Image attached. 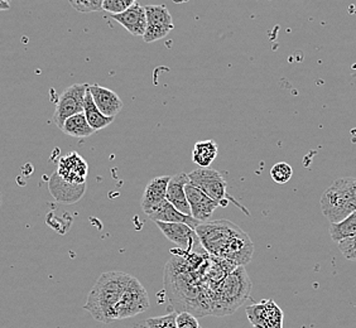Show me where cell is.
<instances>
[{
  "label": "cell",
  "mask_w": 356,
  "mask_h": 328,
  "mask_svg": "<svg viewBox=\"0 0 356 328\" xmlns=\"http://www.w3.org/2000/svg\"><path fill=\"white\" fill-rule=\"evenodd\" d=\"M163 284L177 313L188 312L197 318L210 315L209 286L186 256H173L165 264Z\"/></svg>",
  "instance_id": "obj_1"
},
{
  "label": "cell",
  "mask_w": 356,
  "mask_h": 328,
  "mask_svg": "<svg viewBox=\"0 0 356 328\" xmlns=\"http://www.w3.org/2000/svg\"><path fill=\"white\" fill-rule=\"evenodd\" d=\"M200 245L210 256L245 267L253 259L254 244L241 227L226 219L201 222L196 227Z\"/></svg>",
  "instance_id": "obj_2"
},
{
  "label": "cell",
  "mask_w": 356,
  "mask_h": 328,
  "mask_svg": "<svg viewBox=\"0 0 356 328\" xmlns=\"http://www.w3.org/2000/svg\"><path fill=\"white\" fill-rule=\"evenodd\" d=\"M131 278V274L119 270L102 274L91 289L83 308L97 322L108 325L117 321L115 308Z\"/></svg>",
  "instance_id": "obj_3"
},
{
  "label": "cell",
  "mask_w": 356,
  "mask_h": 328,
  "mask_svg": "<svg viewBox=\"0 0 356 328\" xmlns=\"http://www.w3.org/2000/svg\"><path fill=\"white\" fill-rule=\"evenodd\" d=\"M252 287L245 267L236 268L218 284L209 286L210 315L225 317L235 313L247 302Z\"/></svg>",
  "instance_id": "obj_4"
},
{
  "label": "cell",
  "mask_w": 356,
  "mask_h": 328,
  "mask_svg": "<svg viewBox=\"0 0 356 328\" xmlns=\"http://www.w3.org/2000/svg\"><path fill=\"white\" fill-rule=\"evenodd\" d=\"M355 178H337L322 195L321 210L330 224L346 219L356 211Z\"/></svg>",
  "instance_id": "obj_5"
},
{
  "label": "cell",
  "mask_w": 356,
  "mask_h": 328,
  "mask_svg": "<svg viewBox=\"0 0 356 328\" xmlns=\"http://www.w3.org/2000/svg\"><path fill=\"white\" fill-rule=\"evenodd\" d=\"M151 307L148 292L137 278L131 277V281L124 288L123 294L115 308V318L125 320L140 315Z\"/></svg>",
  "instance_id": "obj_6"
},
{
  "label": "cell",
  "mask_w": 356,
  "mask_h": 328,
  "mask_svg": "<svg viewBox=\"0 0 356 328\" xmlns=\"http://www.w3.org/2000/svg\"><path fill=\"white\" fill-rule=\"evenodd\" d=\"M188 178L192 185L199 187L201 191L205 192L210 199L219 204L220 207H226L229 205V196L226 192L227 183L220 172L215 171L210 167L197 168L188 173Z\"/></svg>",
  "instance_id": "obj_7"
},
{
  "label": "cell",
  "mask_w": 356,
  "mask_h": 328,
  "mask_svg": "<svg viewBox=\"0 0 356 328\" xmlns=\"http://www.w3.org/2000/svg\"><path fill=\"white\" fill-rule=\"evenodd\" d=\"M88 89V83H74L60 95L54 114V122L60 129H62L66 119L79 113H83V101Z\"/></svg>",
  "instance_id": "obj_8"
},
{
  "label": "cell",
  "mask_w": 356,
  "mask_h": 328,
  "mask_svg": "<svg viewBox=\"0 0 356 328\" xmlns=\"http://www.w3.org/2000/svg\"><path fill=\"white\" fill-rule=\"evenodd\" d=\"M145 15H147V28L143 35L145 43L163 40L173 31V21L172 15L165 6H147Z\"/></svg>",
  "instance_id": "obj_9"
},
{
  "label": "cell",
  "mask_w": 356,
  "mask_h": 328,
  "mask_svg": "<svg viewBox=\"0 0 356 328\" xmlns=\"http://www.w3.org/2000/svg\"><path fill=\"white\" fill-rule=\"evenodd\" d=\"M247 315L254 328H283L284 315L272 300H264L249 306Z\"/></svg>",
  "instance_id": "obj_10"
},
{
  "label": "cell",
  "mask_w": 356,
  "mask_h": 328,
  "mask_svg": "<svg viewBox=\"0 0 356 328\" xmlns=\"http://www.w3.org/2000/svg\"><path fill=\"white\" fill-rule=\"evenodd\" d=\"M56 173L72 185H85L89 174V164L77 151H70L58 161Z\"/></svg>",
  "instance_id": "obj_11"
},
{
  "label": "cell",
  "mask_w": 356,
  "mask_h": 328,
  "mask_svg": "<svg viewBox=\"0 0 356 328\" xmlns=\"http://www.w3.org/2000/svg\"><path fill=\"white\" fill-rule=\"evenodd\" d=\"M186 197L191 208V216L200 222L210 221L215 210L220 207L219 204L210 199L205 192L201 191L199 187L188 182L185 187Z\"/></svg>",
  "instance_id": "obj_12"
},
{
  "label": "cell",
  "mask_w": 356,
  "mask_h": 328,
  "mask_svg": "<svg viewBox=\"0 0 356 328\" xmlns=\"http://www.w3.org/2000/svg\"><path fill=\"white\" fill-rule=\"evenodd\" d=\"M170 176L154 177L148 182L142 197V210L149 218L167 202V186Z\"/></svg>",
  "instance_id": "obj_13"
},
{
  "label": "cell",
  "mask_w": 356,
  "mask_h": 328,
  "mask_svg": "<svg viewBox=\"0 0 356 328\" xmlns=\"http://www.w3.org/2000/svg\"><path fill=\"white\" fill-rule=\"evenodd\" d=\"M158 229L162 231L167 239L177 245L185 253H191L192 247L196 243H200L196 230L185 224L178 222H156Z\"/></svg>",
  "instance_id": "obj_14"
},
{
  "label": "cell",
  "mask_w": 356,
  "mask_h": 328,
  "mask_svg": "<svg viewBox=\"0 0 356 328\" xmlns=\"http://www.w3.org/2000/svg\"><path fill=\"white\" fill-rule=\"evenodd\" d=\"M48 190L57 202H61L65 205H72L77 201H80L85 195L86 183L85 185H72V183L63 181L55 172L48 181Z\"/></svg>",
  "instance_id": "obj_15"
},
{
  "label": "cell",
  "mask_w": 356,
  "mask_h": 328,
  "mask_svg": "<svg viewBox=\"0 0 356 328\" xmlns=\"http://www.w3.org/2000/svg\"><path fill=\"white\" fill-rule=\"evenodd\" d=\"M90 92L97 109L104 115L115 117L123 110L124 104L122 99L113 90L104 88L102 85H89Z\"/></svg>",
  "instance_id": "obj_16"
},
{
  "label": "cell",
  "mask_w": 356,
  "mask_h": 328,
  "mask_svg": "<svg viewBox=\"0 0 356 328\" xmlns=\"http://www.w3.org/2000/svg\"><path fill=\"white\" fill-rule=\"evenodd\" d=\"M114 21L123 26L131 35L143 37L147 28V15L145 9L139 3H134L131 8L124 10L123 13L111 15Z\"/></svg>",
  "instance_id": "obj_17"
},
{
  "label": "cell",
  "mask_w": 356,
  "mask_h": 328,
  "mask_svg": "<svg viewBox=\"0 0 356 328\" xmlns=\"http://www.w3.org/2000/svg\"><path fill=\"white\" fill-rule=\"evenodd\" d=\"M188 182H190V178L186 173H178L176 176L171 177L167 186V201L172 206H175L178 211L191 216V208L186 197L185 191L186 185Z\"/></svg>",
  "instance_id": "obj_18"
},
{
  "label": "cell",
  "mask_w": 356,
  "mask_h": 328,
  "mask_svg": "<svg viewBox=\"0 0 356 328\" xmlns=\"http://www.w3.org/2000/svg\"><path fill=\"white\" fill-rule=\"evenodd\" d=\"M238 267L239 265H236L232 260L220 259L209 255V261L204 273L206 284L207 286L218 284L225 278L226 275H229Z\"/></svg>",
  "instance_id": "obj_19"
},
{
  "label": "cell",
  "mask_w": 356,
  "mask_h": 328,
  "mask_svg": "<svg viewBox=\"0 0 356 328\" xmlns=\"http://www.w3.org/2000/svg\"><path fill=\"white\" fill-rule=\"evenodd\" d=\"M149 219L154 222H178V224H185L192 227L193 230H196V227L201 224L200 221L193 219L190 215H185L181 211H178L175 206H172L168 201L165 205L162 206L157 212H154Z\"/></svg>",
  "instance_id": "obj_20"
},
{
  "label": "cell",
  "mask_w": 356,
  "mask_h": 328,
  "mask_svg": "<svg viewBox=\"0 0 356 328\" xmlns=\"http://www.w3.org/2000/svg\"><path fill=\"white\" fill-rule=\"evenodd\" d=\"M218 153H219V145L215 140L211 139L201 140L193 147L192 162L199 165V168H207L216 159Z\"/></svg>",
  "instance_id": "obj_21"
},
{
  "label": "cell",
  "mask_w": 356,
  "mask_h": 328,
  "mask_svg": "<svg viewBox=\"0 0 356 328\" xmlns=\"http://www.w3.org/2000/svg\"><path fill=\"white\" fill-rule=\"evenodd\" d=\"M83 114H85L90 126L95 130V131L105 129L106 126H109L110 124L114 122V117H106V115H104L100 110L97 109V106H96L94 100H92V96H91L89 89H88L86 95H85Z\"/></svg>",
  "instance_id": "obj_22"
},
{
  "label": "cell",
  "mask_w": 356,
  "mask_h": 328,
  "mask_svg": "<svg viewBox=\"0 0 356 328\" xmlns=\"http://www.w3.org/2000/svg\"><path fill=\"white\" fill-rule=\"evenodd\" d=\"M61 130L66 136L74 138H89L95 133V130L88 123L83 113H79L66 119Z\"/></svg>",
  "instance_id": "obj_23"
},
{
  "label": "cell",
  "mask_w": 356,
  "mask_h": 328,
  "mask_svg": "<svg viewBox=\"0 0 356 328\" xmlns=\"http://www.w3.org/2000/svg\"><path fill=\"white\" fill-rule=\"evenodd\" d=\"M330 235L336 243H340L349 238L356 236V211L353 212L346 219L331 224L330 225Z\"/></svg>",
  "instance_id": "obj_24"
},
{
  "label": "cell",
  "mask_w": 356,
  "mask_h": 328,
  "mask_svg": "<svg viewBox=\"0 0 356 328\" xmlns=\"http://www.w3.org/2000/svg\"><path fill=\"white\" fill-rule=\"evenodd\" d=\"M293 176V170L289 164L286 162H280V163L274 164L270 168V177L275 183L278 185H284L291 181V178Z\"/></svg>",
  "instance_id": "obj_25"
},
{
  "label": "cell",
  "mask_w": 356,
  "mask_h": 328,
  "mask_svg": "<svg viewBox=\"0 0 356 328\" xmlns=\"http://www.w3.org/2000/svg\"><path fill=\"white\" fill-rule=\"evenodd\" d=\"M145 323L148 328H177V312L161 317H152Z\"/></svg>",
  "instance_id": "obj_26"
},
{
  "label": "cell",
  "mask_w": 356,
  "mask_h": 328,
  "mask_svg": "<svg viewBox=\"0 0 356 328\" xmlns=\"http://www.w3.org/2000/svg\"><path fill=\"white\" fill-rule=\"evenodd\" d=\"M134 3L133 0H103V9L109 12L111 15L123 13L128 8H131Z\"/></svg>",
  "instance_id": "obj_27"
},
{
  "label": "cell",
  "mask_w": 356,
  "mask_h": 328,
  "mask_svg": "<svg viewBox=\"0 0 356 328\" xmlns=\"http://www.w3.org/2000/svg\"><path fill=\"white\" fill-rule=\"evenodd\" d=\"M339 249L348 260L356 261V236L343 240L339 243Z\"/></svg>",
  "instance_id": "obj_28"
},
{
  "label": "cell",
  "mask_w": 356,
  "mask_h": 328,
  "mask_svg": "<svg viewBox=\"0 0 356 328\" xmlns=\"http://www.w3.org/2000/svg\"><path fill=\"white\" fill-rule=\"evenodd\" d=\"M177 328H201V326L197 317L188 312H181L177 313Z\"/></svg>",
  "instance_id": "obj_29"
},
{
  "label": "cell",
  "mask_w": 356,
  "mask_h": 328,
  "mask_svg": "<svg viewBox=\"0 0 356 328\" xmlns=\"http://www.w3.org/2000/svg\"><path fill=\"white\" fill-rule=\"evenodd\" d=\"M99 10H103V0H85L80 9L81 13H91Z\"/></svg>",
  "instance_id": "obj_30"
},
{
  "label": "cell",
  "mask_w": 356,
  "mask_h": 328,
  "mask_svg": "<svg viewBox=\"0 0 356 328\" xmlns=\"http://www.w3.org/2000/svg\"><path fill=\"white\" fill-rule=\"evenodd\" d=\"M10 9V3L7 0H0V10H9Z\"/></svg>",
  "instance_id": "obj_31"
},
{
  "label": "cell",
  "mask_w": 356,
  "mask_h": 328,
  "mask_svg": "<svg viewBox=\"0 0 356 328\" xmlns=\"http://www.w3.org/2000/svg\"><path fill=\"white\" fill-rule=\"evenodd\" d=\"M0 207H1V195H0Z\"/></svg>",
  "instance_id": "obj_32"
},
{
  "label": "cell",
  "mask_w": 356,
  "mask_h": 328,
  "mask_svg": "<svg viewBox=\"0 0 356 328\" xmlns=\"http://www.w3.org/2000/svg\"><path fill=\"white\" fill-rule=\"evenodd\" d=\"M8 3H10V1H12V0H7Z\"/></svg>",
  "instance_id": "obj_33"
},
{
  "label": "cell",
  "mask_w": 356,
  "mask_h": 328,
  "mask_svg": "<svg viewBox=\"0 0 356 328\" xmlns=\"http://www.w3.org/2000/svg\"><path fill=\"white\" fill-rule=\"evenodd\" d=\"M133 1H138V0H133Z\"/></svg>",
  "instance_id": "obj_34"
},
{
  "label": "cell",
  "mask_w": 356,
  "mask_h": 328,
  "mask_svg": "<svg viewBox=\"0 0 356 328\" xmlns=\"http://www.w3.org/2000/svg\"><path fill=\"white\" fill-rule=\"evenodd\" d=\"M355 188H356V181H355Z\"/></svg>",
  "instance_id": "obj_35"
}]
</instances>
